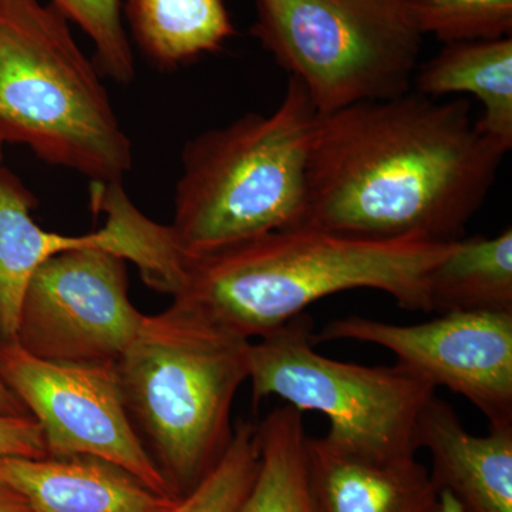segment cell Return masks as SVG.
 Returning a JSON list of instances; mask_svg holds the SVG:
<instances>
[{
    "instance_id": "obj_4",
    "label": "cell",
    "mask_w": 512,
    "mask_h": 512,
    "mask_svg": "<svg viewBox=\"0 0 512 512\" xmlns=\"http://www.w3.org/2000/svg\"><path fill=\"white\" fill-rule=\"evenodd\" d=\"M316 117L305 87L288 77L271 114H245L185 144L170 225L185 254L301 227Z\"/></svg>"
},
{
    "instance_id": "obj_9",
    "label": "cell",
    "mask_w": 512,
    "mask_h": 512,
    "mask_svg": "<svg viewBox=\"0 0 512 512\" xmlns=\"http://www.w3.org/2000/svg\"><path fill=\"white\" fill-rule=\"evenodd\" d=\"M144 316L128 296L124 259L100 249H73L36 269L20 305L15 340L49 362L117 363Z\"/></svg>"
},
{
    "instance_id": "obj_26",
    "label": "cell",
    "mask_w": 512,
    "mask_h": 512,
    "mask_svg": "<svg viewBox=\"0 0 512 512\" xmlns=\"http://www.w3.org/2000/svg\"><path fill=\"white\" fill-rule=\"evenodd\" d=\"M0 153H2V148H0Z\"/></svg>"
},
{
    "instance_id": "obj_5",
    "label": "cell",
    "mask_w": 512,
    "mask_h": 512,
    "mask_svg": "<svg viewBox=\"0 0 512 512\" xmlns=\"http://www.w3.org/2000/svg\"><path fill=\"white\" fill-rule=\"evenodd\" d=\"M251 342L171 303L144 316L117 362L128 416L175 497L217 466L234 437L232 407Z\"/></svg>"
},
{
    "instance_id": "obj_10",
    "label": "cell",
    "mask_w": 512,
    "mask_h": 512,
    "mask_svg": "<svg viewBox=\"0 0 512 512\" xmlns=\"http://www.w3.org/2000/svg\"><path fill=\"white\" fill-rule=\"evenodd\" d=\"M333 340L382 346L434 389L474 404L490 427L512 426V312H450L409 326L352 315L313 335L315 345Z\"/></svg>"
},
{
    "instance_id": "obj_12",
    "label": "cell",
    "mask_w": 512,
    "mask_h": 512,
    "mask_svg": "<svg viewBox=\"0 0 512 512\" xmlns=\"http://www.w3.org/2000/svg\"><path fill=\"white\" fill-rule=\"evenodd\" d=\"M308 457L322 512H440L439 490L416 456H366L326 434L308 439Z\"/></svg>"
},
{
    "instance_id": "obj_23",
    "label": "cell",
    "mask_w": 512,
    "mask_h": 512,
    "mask_svg": "<svg viewBox=\"0 0 512 512\" xmlns=\"http://www.w3.org/2000/svg\"><path fill=\"white\" fill-rule=\"evenodd\" d=\"M0 512H30L23 495L3 480H0Z\"/></svg>"
},
{
    "instance_id": "obj_2",
    "label": "cell",
    "mask_w": 512,
    "mask_h": 512,
    "mask_svg": "<svg viewBox=\"0 0 512 512\" xmlns=\"http://www.w3.org/2000/svg\"><path fill=\"white\" fill-rule=\"evenodd\" d=\"M454 242L350 237L311 227L269 232L200 256L185 254L174 305L231 335L264 338L319 299L387 293L430 313L427 279Z\"/></svg>"
},
{
    "instance_id": "obj_11",
    "label": "cell",
    "mask_w": 512,
    "mask_h": 512,
    "mask_svg": "<svg viewBox=\"0 0 512 512\" xmlns=\"http://www.w3.org/2000/svg\"><path fill=\"white\" fill-rule=\"evenodd\" d=\"M36 200L5 165L0 154V339H15L20 305L29 281L53 256L94 248L130 262L136 251L133 224L120 205L106 202L103 228L84 235L46 231L33 220Z\"/></svg>"
},
{
    "instance_id": "obj_14",
    "label": "cell",
    "mask_w": 512,
    "mask_h": 512,
    "mask_svg": "<svg viewBox=\"0 0 512 512\" xmlns=\"http://www.w3.org/2000/svg\"><path fill=\"white\" fill-rule=\"evenodd\" d=\"M0 480L23 495L30 512H160L175 501L89 456L0 457Z\"/></svg>"
},
{
    "instance_id": "obj_7",
    "label": "cell",
    "mask_w": 512,
    "mask_h": 512,
    "mask_svg": "<svg viewBox=\"0 0 512 512\" xmlns=\"http://www.w3.org/2000/svg\"><path fill=\"white\" fill-rule=\"evenodd\" d=\"M313 319L301 313L248 349L252 400L276 396L325 414L329 437L377 458L416 456L421 413L436 389L403 366H362L319 355Z\"/></svg>"
},
{
    "instance_id": "obj_3",
    "label": "cell",
    "mask_w": 512,
    "mask_h": 512,
    "mask_svg": "<svg viewBox=\"0 0 512 512\" xmlns=\"http://www.w3.org/2000/svg\"><path fill=\"white\" fill-rule=\"evenodd\" d=\"M100 73L55 6L0 0V148L22 144L92 183H121L133 144Z\"/></svg>"
},
{
    "instance_id": "obj_8",
    "label": "cell",
    "mask_w": 512,
    "mask_h": 512,
    "mask_svg": "<svg viewBox=\"0 0 512 512\" xmlns=\"http://www.w3.org/2000/svg\"><path fill=\"white\" fill-rule=\"evenodd\" d=\"M116 365L49 362L0 339V376L42 427L47 456L101 458L177 500L128 416Z\"/></svg>"
},
{
    "instance_id": "obj_16",
    "label": "cell",
    "mask_w": 512,
    "mask_h": 512,
    "mask_svg": "<svg viewBox=\"0 0 512 512\" xmlns=\"http://www.w3.org/2000/svg\"><path fill=\"white\" fill-rule=\"evenodd\" d=\"M430 311L512 312V229L461 238L427 279Z\"/></svg>"
},
{
    "instance_id": "obj_21",
    "label": "cell",
    "mask_w": 512,
    "mask_h": 512,
    "mask_svg": "<svg viewBox=\"0 0 512 512\" xmlns=\"http://www.w3.org/2000/svg\"><path fill=\"white\" fill-rule=\"evenodd\" d=\"M70 22L92 40L94 62L100 72L119 83H130L136 76V63L131 49L120 0H50Z\"/></svg>"
},
{
    "instance_id": "obj_6",
    "label": "cell",
    "mask_w": 512,
    "mask_h": 512,
    "mask_svg": "<svg viewBox=\"0 0 512 512\" xmlns=\"http://www.w3.org/2000/svg\"><path fill=\"white\" fill-rule=\"evenodd\" d=\"M252 35L318 114L409 93L424 37L416 0H256Z\"/></svg>"
},
{
    "instance_id": "obj_17",
    "label": "cell",
    "mask_w": 512,
    "mask_h": 512,
    "mask_svg": "<svg viewBox=\"0 0 512 512\" xmlns=\"http://www.w3.org/2000/svg\"><path fill=\"white\" fill-rule=\"evenodd\" d=\"M127 18L138 46L164 70L218 52L235 33L222 0H128Z\"/></svg>"
},
{
    "instance_id": "obj_24",
    "label": "cell",
    "mask_w": 512,
    "mask_h": 512,
    "mask_svg": "<svg viewBox=\"0 0 512 512\" xmlns=\"http://www.w3.org/2000/svg\"><path fill=\"white\" fill-rule=\"evenodd\" d=\"M0 414L8 416H30L26 412L23 404L19 402L18 397L9 389L8 384L0 376Z\"/></svg>"
},
{
    "instance_id": "obj_20",
    "label": "cell",
    "mask_w": 512,
    "mask_h": 512,
    "mask_svg": "<svg viewBox=\"0 0 512 512\" xmlns=\"http://www.w3.org/2000/svg\"><path fill=\"white\" fill-rule=\"evenodd\" d=\"M424 35L444 43L511 36L512 0H416Z\"/></svg>"
},
{
    "instance_id": "obj_22",
    "label": "cell",
    "mask_w": 512,
    "mask_h": 512,
    "mask_svg": "<svg viewBox=\"0 0 512 512\" xmlns=\"http://www.w3.org/2000/svg\"><path fill=\"white\" fill-rule=\"evenodd\" d=\"M45 456L42 427L32 416L0 414V457Z\"/></svg>"
},
{
    "instance_id": "obj_18",
    "label": "cell",
    "mask_w": 512,
    "mask_h": 512,
    "mask_svg": "<svg viewBox=\"0 0 512 512\" xmlns=\"http://www.w3.org/2000/svg\"><path fill=\"white\" fill-rule=\"evenodd\" d=\"M259 466L238 512H322L309 471L303 413L276 407L256 424Z\"/></svg>"
},
{
    "instance_id": "obj_25",
    "label": "cell",
    "mask_w": 512,
    "mask_h": 512,
    "mask_svg": "<svg viewBox=\"0 0 512 512\" xmlns=\"http://www.w3.org/2000/svg\"><path fill=\"white\" fill-rule=\"evenodd\" d=\"M440 512H464L456 498L447 491H440Z\"/></svg>"
},
{
    "instance_id": "obj_15",
    "label": "cell",
    "mask_w": 512,
    "mask_h": 512,
    "mask_svg": "<svg viewBox=\"0 0 512 512\" xmlns=\"http://www.w3.org/2000/svg\"><path fill=\"white\" fill-rule=\"evenodd\" d=\"M414 92L439 97L468 93L483 104L476 120L480 133L498 146L512 148V39L446 43L439 55L417 69Z\"/></svg>"
},
{
    "instance_id": "obj_19",
    "label": "cell",
    "mask_w": 512,
    "mask_h": 512,
    "mask_svg": "<svg viewBox=\"0 0 512 512\" xmlns=\"http://www.w3.org/2000/svg\"><path fill=\"white\" fill-rule=\"evenodd\" d=\"M259 466L256 424L238 421L224 456L200 483L160 512H238Z\"/></svg>"
},
{
    "instance_id": "obj_1",
    "label": "cell",
    "mask_w": 512,
    "mask_h": 512,
    "mask_svg": "<svg viewBox=\"0 0 512 512\" xmlns=\"http://www.w3.org/2000/svg\"><path fill=\"white\" fill-rule=\"evenodd\" d=\"M467 99L410 90L318 114L301 227L370 239L464 238L507 151Z\"/></svg>"
},
{
    "instance_id": "obj_13",
    "label": "cell",
    "mask_w": 512,
    "mask_h": 512,
    "mask_svg": "<svg viewBox=\"0 0 512 512\" xmlns=\"http://www.w3.org/2000/svg\"><path fill=\"white\" fill-rule=\"evenodd\" d=\"M417 447L430 451L439 493L453 495L464 512H512V426L473 436L453 407L434 396L421 413Z\"/></svg>"
}]
</instances>
